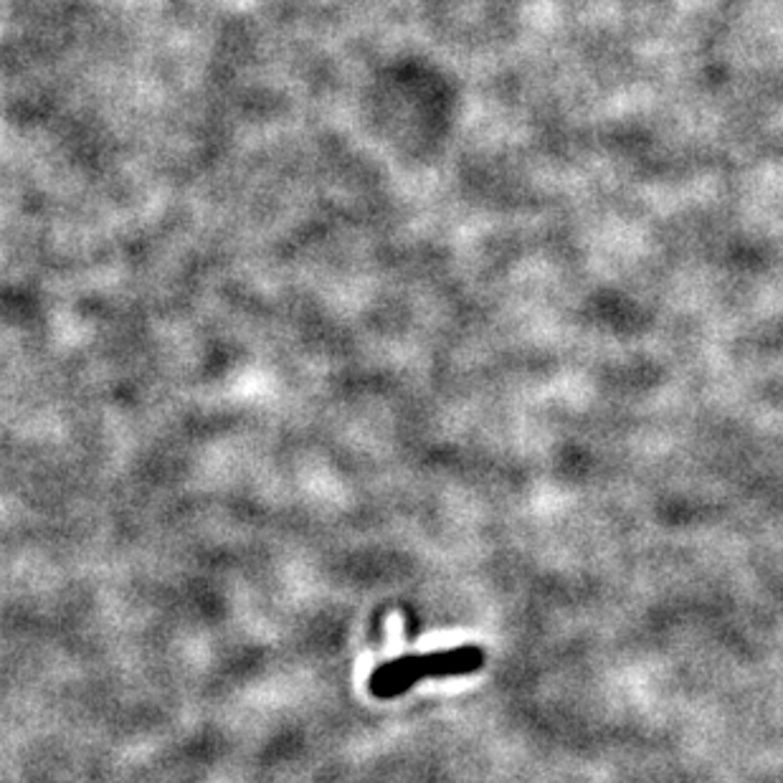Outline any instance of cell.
Listing matches in <instances>:
<instances>
[{"instance_id": "6da1fadb", "label": "cell", "mask_w": 783, "mask_h": 783, "mask_svg": "<svg viewBox=\"0 0 783 783\" xmlns=\"http://www.w3.org/2000/svg\"><path fill=\"white\" fill-rule=\"evenodd\" d=\"M482 649L477 647H456L446 649V652L399 657L393 662L381 664L370 674L368 689L378 700H391V697L408 693L418 680L456 677V674L477 672L482 666Z\"/></svg>"}]
</instances>
